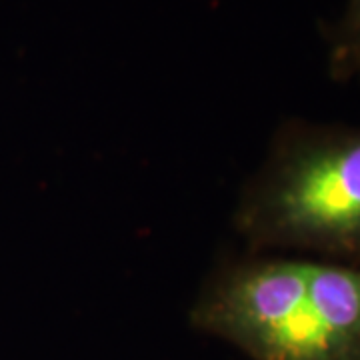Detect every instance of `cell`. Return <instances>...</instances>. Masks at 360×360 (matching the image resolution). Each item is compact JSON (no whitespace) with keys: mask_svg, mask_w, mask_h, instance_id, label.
<instances>
[{"mask_svg":"<svg viewBox=\"0 0 360 360\" xmlns=\"http://www.w3.org/2000/svg\"><path fill=\"white\" fill-rule=\"evenodd\" d=\"M191 322L250 360H360V269L255 255L210 278Z\"/></svg>","mask_w":360,"mask_h":360,"instance_id":"obj_1","label":"cell"},{"mask_svg":"<svg viewBox=\"0 0 360 360\" xmlns=\"http://www.w3.org/2000/svg\"><path fill=\"white\" fill-rule=\"evenodd\" d=\"M234 229L255 255L360 269V124H283L245 184Z\"/></svg>","mask_w":360,"mask_h":360,"instance_id":"obj_2","label":"cell"},{"mask_svg":"<svg viewBox=\"0 0 360 360\" xmlns=\"http://www.w3.org/2000/svg\"><path fill=\"white\" fill-rule=\"evenodd\" d=\"M326 72L338 84H360V0H345L322 30Z\"/></svg>","mask_w":360,"mask_h":360,"instance_id":"obj_3","label":"cell"}]
</instances>
